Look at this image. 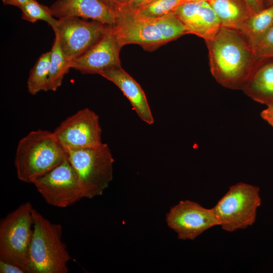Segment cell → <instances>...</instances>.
Returning a JSON list of instances; mask_svg holds the SVG:
<instances>
[{
    "mask_svg": "<svg viewBox=\"0 0 273 273\" xmlns=\"http://www.w3.org/2000/svg\"><path fill=\"white\" fill-rule=\"evenodd\" d=\"M33 233L29 249V273H67L71 257L62 239V226L32 208Z\"/></svg>",
    "mask_w": 273,
    "mask_h": 273,
    "instance_id": "277c9868",
    "label": "cell"
},
{
    "mask_svg": "<svg viewBox=\"0 0 273 273\" xmlns=\"http://www.w3.org/2000/svg\"><path fill=\"white\" fill-rule=\"evenodd\" d=\"M260 116L273 127V103L267 105V108L261 112Z\"/></svg>",
    "mask_w": 273,
    "mask_h": 273,
    "instance_id": "484cf974",
    "label": "cell"
},
{
    "mask_svg": "<svg viewBox=\"0 0 273 273\" xmlns=\"http://www.w3.org/2000/svg\"><path fill=\"white\" fill-rule=\"evenodd\" d=\"M52 15L59 19L79 17L113 26L117 13L101 0H57L50 7Z\"/></svg>",
    "mask_w": 273,
    "mask_h": 273,
    "instance_id": "5bb4252c",
    "label": "cell"
},
{
    "mask_svg": "<svg viewBox=\"0 0 273 273\" xmlns=\"http://www.w3.org/2000/svg\"><path fill=\"white\" fill-rule=\"evenodd\" d=\"M100 75L113 82L121 90L143 121L149 125L153 124L154 119L145 92L121 66L108 69Z\"/></svg>",
    "mask_w": 273,
    "mask_h": 273,
    "instance_id": "9a60e30c",
    "label": "cell"
},
{
    "mask_svg": "<svg viewBox=\"0 0 273 273\" xmlns=\"http://www.w3.org/2000/svg\"><path fill=\"white\" fill-rule=\"evenodd\" d=\"M184 3L183 0H150L136 9H125L141 16L157 18L174 13Z\"/></svg>",
    "mask_w": 273,
    "mask_h": 273,
    "instance_id": "44dd1931",
    "label": "cell"
},
{
    "mask_svg": "<svg viewBox=\"0 0 273 273\" xmlns=\"http://www.w3.org/2000/svg\"><path fill=\"white\" fill-rule=\"evenodd\" d=\"M149 1L150 0H131L123 2L122 6L127 9L133 10L144 5Z\"/></svg>",
    "mask_w": 273,
    "mask_h": 273,
    "instance_id": "4316f807",
    "label": "cell"
},
{
    "mask_svg": "<svg viewBox=\"0 0 273 273\" xmlns=\"http://www.w3.org/2000/svg\"><path fill=\"white\" fill-rule=\"evenodd\" d=\"M243 91L258 103L266 105L273 103V57L257 59Z\"/></svg>",
    "mask_w": 273,
    "mask_h": 273,
    "instance_id": "2e32d148",
    "label": "cell"
},
{
    "mask_svg": "<svg viewBox=\"0 0 273 273\" xmlns=\"http://www.w3.org/2000/svg\"><path fill=\"white\" fill-rule=\"evenodd\" d=\"M265 8L273 5V0H264Z\"/></svg>",
    "mask_w": 273,
    "mask_h": 273,
    "instance_id": "f546056e",
    "label": "cell"
},
{
    "mask_svg": "<svg viewBox=\"0 0 273 273\" xmlns=\"http://www.w3.org/2000/svg\"><path fill=\"white\" fill-rule=\"evenodd\" d=\"M112 26L72 17L58 19L52 29L65 56L71 61L98 42Z\"/></svg>",
    "mask_w": 273,
    "mask_h": 273,
    "instance_id": "ba28073f",
    "label": "cell"
},
{
    "mask_svg": "<svg viewBox=\"0 0 273 273\" xmlns=\"http://www.w3.org/2000/svg\"><path fill=\"white\" fill-rule=\"evenodd\" d=\"M111 9L116 13L119 11L121 7V3L117 0H101Z\"/></svg>",
    "mask_w": 273,
    "mask_h": 273,
    "instance_id": "f1b7e54d",
    "label": "cell"
},
{
    "mask_svg": "<svg viewBox=\"0 0 273 273\" xmlns=\"http://www.w3.org/2000/svg\"><path fill=\"white\" fill-rule=\"evenodd\" d=\"M259 192L258 187L243 182L231 186L212 208L219 225L228 232L252 225L261 204Z\"/></svg>",
    "mask_w": 273,
    "mask_h": 273,
    "instance_id": "52a82bcc",
    "label": "cell"
},
{
    "mask_svg": "<svg viewBox=\"0 0 273 273\" xmlns=\"http://www.w3.org/2000/svg\"><path fill=\"white\" fill-rule=\"evenodd\" d=\"M205 42L210 72L215 80L226 88L243 90L257 61L244 35L237 30L221 26Z\"/></svg>",
    "mask_w": 273,
    "mask_h": 273,
    "instance_id": "6da1fadb",
    "label": "cell"
},
{
    "mask_svg": "<svg viewBox=\"0 0 273 273\" xmlns=\"http://www.w3.org/2000/svg\"><path fill=\"white\" fill-rule=\"evenodd\" d=\"M30 0H2L4 5H10L21 8Z\"/></svg>",
    "mask_w": 273,
    "mask_h": 273,
    "instance_id": "83f0119b",
    "label": "cell"
},
{
    "mask_svg": "<svg viewBox=\"0 0 273 273\" xmlns=\"http://www.w3.org/2000/svg\"><path fill=\"white\" fill-rule=\"evenodd\" d=\"M174 13L187 28L189 34H195L205 41L213 38L221 26L207 1L184 3Z\"/></svg>",
    "mask_w": 273,
    "mask_h": 273,
    "instance_id": "4fadbf2b",
    "label": "cell"
},
{
    "mask_svg": "<svg viewBox=\"0 0 273 273\" xmlns=\"http://www.w3.org/2000/svg\"><path fill=\"white\" fill-rule=\"evenodd\" d=\"M257 59L273 57V26L254 50Z\"/></svg>",
    "mask_w": 273,
    "mask_h": 273,
    "instance_id": "603a6c76",
    "label": "cell"
},
{
    "mask_svg": "<svg viewBox=\"0 0 273 273\" xmlns=\"http://www.w3.org/2000/svg\"><path fill=\"white\" fill-rule=\"evenodd\" d=\"M67 153L53 132L38 129L29 132L18 143L14 160L18 178L33 184L38 177L61 164Z\"/></svg>",
    "mask_w": 273,
    "mask_h": 273,
    "instance_id": "3957f363",
    "label": "cell"
},
{
    "mask_svg": "<svg viewBox=\"0 0 273 273\" xmlns=\"http://www.w3.org/2000/svg\"><path fill=\"white\" fill-rule=\"evenodd\" d=\"M119 2L123 3L126 2L127 0H117Z\"/></svg>",
    "mask_w": 273,
    "mask_h": 273,
    "instance_id": "1f68e13d",
    "label": "cell"
},
{
    "mask_svg": "<svg viewBox=\"0 0 273 273\" xmlns=\"http://www.w3.org/2000/svg\"><path fill=\"white\" fill-rule=\"evenodd\" d=\"M20 10L22 18L31 23L44 21L53 28L58 20L52 15L50 7L39 3L36 0H30Z\"/></svg>",
    "mask_w": 273,
    "mask_h": 273,
    "instance_id": "7402d4cb",
    "label": "cell"
},
{
    "mask_svg": "<svg viewBox=\"0 0 273 273\" xmlns=\"http://www.w3.org/2000/svg\"><path fill=\"white\" fill-rule=\"evenodd\" d=\"M244 1L253 14L265 8L264 0Z\"/></svg>",
    "mask_w": 273,
    "mask_h": 273,
    "instance_id": "d4e9b609",
    "label": "cell"
},
{
    "mask_svg": "<svg viewBox=\"0 0 273 273\" xmlns=\"http://www.w3.org/2000/svg\"><path fill=\"white\" fill-rule=\"evenodd\" d=\"M50 59V51L41 54L30 70L27 81L30 94L35 95L41 90L48 91Z\"/></svg>",
    "mask_w": 273,
    "mask_h": 273,
    "instance_id": "ffe728a7",
    "label": "cell"
},
{
    "mask_svg": "<svg viewBox=\"0 0 273 273\" xmlns=\"http://www.w3.org/2000/svg\"><path fill=\"white\" fill-rule=\"evenodd\" d=\"M121 48L112 26L98 42L70 61L71 68L83 74L100 75L108 69L121 66L119 52Z\"/></svg>",
    "mask_w": 273,
    "mask_h": 273,
    "instance_id": "7c38bea8",
    "label": "cell"
},
{
    "mask_svg": "<svg viewBox=\"0 0 273 273\" xmlns=\"http://www.w3.org/2000/svg\"><path fill=\"white\" fill-rule=\"evenodd\" d=\"M117 38L122 47L136 44L152 50L189 34L187 28L174 13L165 16L151 18L138 15L121 7L113 26Z\"/></svg>",
    "mask_w": 273,
    "mask_h": 273,
    "instance_id": "7a4b0ae2",
    "label": "cell"
},
{
    "mask_svg": "<svg viewBox=\"0 0 273 273\" xmlns=\"http://www.w3.org/2000/svg\"><path fill=\"white\" fill-rule=\"evenodd\" d=\"M68 159L77 173L83 198L101 196L113 179L114 161L108 145L67 151Z\"/></svg>",
    "mask_w": 273,
    "mask_h": 273,
    "instance_id": "5b68a950",
    "label": "cell"
},
{
    "mask_svg": "<svg viewBox=\"0 0 273 273\" xmlns=\"http://www.w3.org/2000/svg\"><path fill=\"white\" fill-rule=\"evenodd\" d=\"M50 52V69L48 89L56 91L62 84L65 75L71 68L70 61L65 56L58 39L56 36Z\"/></svg>",
    "mask_w": 273,
    "mask_h": 273,
    "instance_id": "d6986e66",
    "label": "cell"
},
{
    "mask_svg": "<svg viewBox=\"0 0 273 273\" xmlns=\"http://www.w3.org/2000/svg\"><path fill=\"white\" fill-rule=\"evenodd\" d=\"M185 2H194V1H207L208 0H183Z\"/></svg>",
    "mask_w": 273,
    "mask_h": 273,
    "instance_id": "4dcf8cb0",
    "label": "cell"
},
{
    "mask_svg": "<svg viewBox=\"0 0 273 273\" xmlns=\"http://www.w3.org/2000/svg\"><path fill=\"white\" fill-rule=\"evenodd\" d=\"M131 1V0H127V1H126V2H127V1Z\"/></svg>",
    "mask_w": 273,
    "mask_h": 273,
    "instance_id": "d6a6232c",
    "label": "cell"
},
{
    "mask_svg": "<svg viewBox=\"0 0 273 273\" xmlns=\"http://www.w3.org/2000/svg\"><path fill=\"white\" fill-rule=\"evenodd\" d=\"M32 206L26 202L0 221V259L28 272L29 249L33 236Z\"/></svg>",
    "mask_w": 273,
    "mask_h": 273,
    "instance_id": "8992f818",
    "label": "cell"
},
{
    "mask_svg": "<svg viewBox=\"0 0 273 273\" xmlns=\"http://www.w3.org/2000/svg\"><path fill=\"white\" fill-rule=\"evenodd\" d=\"M273 26V5L252 14L238 30L253 50Z\"/></svg>",
    "mask_w": 273,
    "mask_h": 273,
    "instance_id": "ac0fdd59",
    "label": "cell"
},
{
    "mask_svg": "<svg viewBox=\"0 0 273 273\" xmlns=\"http://www.w3.org/2000/svg\"><path fill=\"white\" fill-rule=\"evenodd\" d=\"M33 184L46 202L54 207H67L83 198L77 173L68 157Z\"/></svg>",
    "mask_w": 273,
    "mask_h": 273,
    "instance_id": "9c48e42d",
    "label": "cell"
},
{
    "mask_svg": "<svg viewBox=\"0 0 273 273\" xmlns=\"http://www.w3.org/2000/svg\"><path fill=\"white\" fill-rule=\"evenodd\" d=\"M53 132L66 152L95 147L103 143L99 117L87 108L67 118Z\"/></svg>",
    "mask_w": 273,
    "mask_h": 273,
    "instance_id": "30bf717a",
    "label": "cell"
},
{
    "mask_svg": "<svg viewBox=\"0 0 273 273\" xmlns=\"http://www.w3.org/2000/svg\"><path fill=\"white\" fill-rule=\"evenodd\" d=\"M25 271L20 267L9 262L0 259V273H24Z\"/></svg>",
    "mask_w": 273,
    "mask_h": 273,
    "instance_id": "cb8c5ba5",
    "label": "cell"
},
{
    "mask_svg": "<svg viewBox=\"0 0 273 273\" xmlns=\"http://www.w3.org/2000/svg\"><path fill=\"white\" fill-rule=\"evenodd\" d=\"M221 26L239 30L253 14L244 0H208Z\"/></svg>",
    "mask_w": 273,
    "mask_h": 273,
    "instance_id": "e0dca14e",
    "label": "cell"
},
{
    "mask_svg": "<svg viewBox=\"0 0 273 273\" xmlns=\"http://www.w3.org/2000/svg\"><path fill=\"white\" fill-rule=\"evenodd\" d=\"M166 221L182 240H194L207 230L219 225L212 208L189 200L171 207L166 214Z\"/></svg>",
    "mask_w": 273,
    "mask_h": 273,
    "instance_id": "8fae6325",
    "label": "cell"
}]
</instances>
